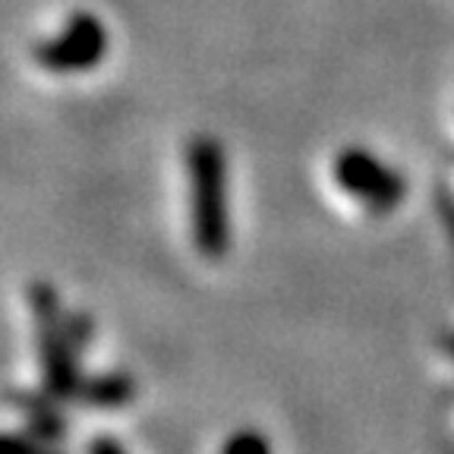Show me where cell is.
Returning <instances> with one entry per match:
<instances>
[{
	"mask_svg": "<svg viewBox=\"0 0 454 454\" xmlns=\"http://www.w3.org/2000/svg\"><path fill=\"white\" fill-rule=\"evenodd\" d=\"M221 454H271V445L265 435L253 433V429H243V433H234L224 442Z\"/></svg>",
	"mask_w": 454,
	"mask_h": 454,
	"instance_id": "5b68a950",
	"label": "cell"
},
{
	"mask_svg": "<svg viewBox=\"0 0 454 454\" xmlns=\"http://www.w3.org/2000/svg\"><path fill=\"white\" fill-rule=\"evenodd\" d=\"M0 454H44L42 448H35L32 442L10 439V435H0Z\"/></svg>",
	"mask_w": 454,
	"mask_h": 454,
	"instance_id": "8992f818",
	"label": "cell"
},
{
	"mask_svg": "<svg viewBox=\"0 0 454 454\" xmlns=\"http://www.w3.org/2000/svg\"><path fill=\"white\" fill-rule=\"evenodd\" d=\"M338 180L350 196L366 199V206L372 212H391L397 206V199L404 196V184H401L395 170L379 164L363 149H350L348 155L340 158Z\"/></svg>",
	"mask_w": 454,
	"mask_h": 454,
	"instance_id": "6da1fadb",
	"label": "cell"
},
{
	"mask_svg": "<svg viewBox=\"0 0 454 454\" xmlns=\"http://www.w3.org/2000/svg\"><path fill=\"white\" fill-rule=\"evenodd\" d=\"M192 177H196V221L199 234L208 247L221 243V161L215 145L202 142L192 152Z\"/></svg>",
	"mask_w": 454,
	"mask_h": 454,
	"instance_id": "7a4b0ae2",
	"label": "cell"
},
{
	"mask_svg": "<svg viewBox=\"0 0 454 454\" xmlns=\"http://www.w3.org/2000/svg\"><path fill=\"white\" fill-rule=\"evenodd\" d=\"M451 350H454V340H451Z\"/></svg>",
	"mask_w": 454,
	"mask_h": 454,
	"instance_id": "ba28073f",
	"label": "cell"
},
{
	"mask_svg": "<svg viewBox=\"0 0 454 454\" xmlns=\"http://www.w3.org/2000/svg\"><path fill=\"white\" fill-rule=\"evenodd\" d=\"M129 395H133V385L123 376H111L105 382H95L85 388V401L92 407H121Z\"/></svg>",
	"mask_w": 454,
	"mask_h": 454,
	"instance_id": "277c9868",
	"label": "cell"
},
{
	"mask_svg": "<svg viewBox=\"0 0 454 454\" xmlns=\"http://www.w3.org/2000/svg\"><path fill=\"white\" fill-rule=\"evenodd\" d=\"M105 44V38L98 35V26L92 20H76L70 22L64 42H57L54 51L48 54V64L54 67H85L98 57V48Z\"/></svg>",
	"mask_w": 454,
	"mask_h": 454,
	"instance_id": "3957f363",
	"label": "cell"
},
{
	"mask_svg": "<svg viewBox=\"0 0 454 454\" xmlns=\"http://www.w3.org/2000/svg\"><path fill=\"white\" fill-rule=\"evenodd\" d=\"M89 454H127V451L114 439H95L92 445H89Z\"/></svg>",
	"mask_w": 454,
	"mask_h": 454,
	"instance_id": "52a82bcc",
	"label": "cell"
}]
</instances>
